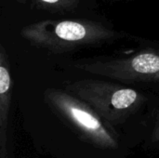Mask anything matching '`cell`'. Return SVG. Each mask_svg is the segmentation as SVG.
Returning <instances> with one entry per match:
<instances>
[{"label": "cell", "instance_id": "277c9868", "mask_svg": "<svg viewBox=\"0 0 159 158\" xmlns=\"http://www.w3.org/2000/svg\"><path fill=\"white\" fill-rule=\"evenodd\" d=\"M12 92V78L8 54L3 45L0 46V118L1 125L7 116Z\"/></svg>", "mask_w": 159, "mask_h": 158}, {"label": "cell", "instance_id": "8992f818", "mask_svg": "<svg viewBox=\"0 0 159 158\" xmlns=\"http://www.w3.org/2000/svg\"><path fill=\"white\" fill-rule=\"evenodd\" d=\"M16 1H18V2H20V3H25L27 0H16Z\"/></svg>", "mask_w": 159, "mask_h": 158}, {"label": "cell", "instance_id": "3957f363", "mask_svg": "<svg viewBox=\"0 0 159 158\" xmlns=\"http://www.w3.org/2000/svg\"><path fill=\"white\" fill-rule=\"evenodd\" d=\"M69 92L110 114L129 111L142 102L143 97L133 88L96 79H81L65 85Z\"/></svg>", "mask_w": 159, "mask_h": 158}, {"label": "cell", "instance_id": "7a4b0ae2", "mask_svg": "<svg viewBox=\"0 0 159 158\" xmlns=\"http://www.w3.org/2000/svg\"><path fill=\"white\" fill-rule=\"evenodd\" d=\"M75 67L119 81L159 83V50L149 48L126 58L80 61Z\"/></svg>", "mask_w": 159, "mask_h": 158}, {"label": "cell", "instance_id": "5b68a950", "mask_svg": "<svg viewBox=\"0 0 159 158\" xmlns=\"http://www.w3.org/2000/svg\"><path fill=\"white\" fill-rule=\"evenodd\" d=\"M38 6L51 12H65L75 8L80 0H34Z\"/></svg>", "mask_w": 159, "mask_h": 158}, {"label": "cell", "instance_id": "6da1fadb", "mask_svg": "<svg viewBox=\"0 0 159 158\" xmlns=\"http://www.w3.org/2000/svg\"><path fill=\"white\" fill-rule=\"evenodd\" d=\"M20 35L33 45L53 52L70 51L120 38L122 34L89 20H43L24 26Z\"/></svg>", "mask_w": 159, "mask_h": 158}]
</instances>
